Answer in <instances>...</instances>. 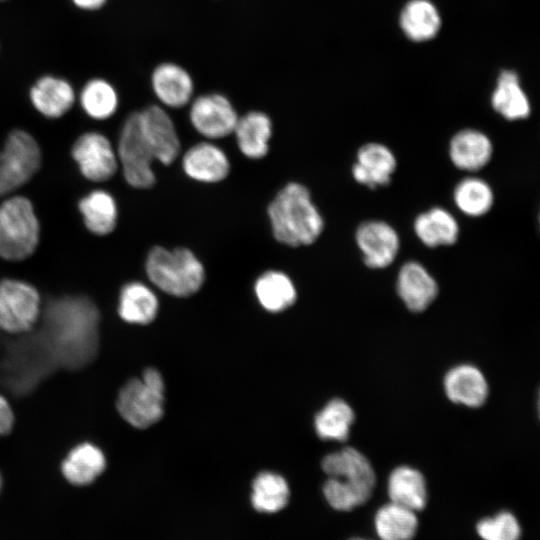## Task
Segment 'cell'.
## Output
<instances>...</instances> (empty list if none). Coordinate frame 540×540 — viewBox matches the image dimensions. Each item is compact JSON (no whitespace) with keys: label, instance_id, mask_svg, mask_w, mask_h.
<instances>
[{"label":"cell","instance_id":"30bf717a","mask_svg":"<svg viewBox=\"0 0 540 540\" xmlns=\"http://www.w3.org/2000/svg\"><path fill=\"white\" fill-rule=\"evenodd\" d=\"M238 118L230 100L219 93L198 96L189 109L192 127L207 140L223 139L233 134Z\"/></svg>","mask_w":540,"mask_h":540},{"label":"cell","instance_id":"f546056e","mask_svg":"<svg viewBox=\"0 0 540 540\" xmlns=\"http://www.w3.org/2000/svg\"><path fill=\"white\" fill-rule=\"evenodd\" d=\"M158 311L155 293L141 282H130L122 287L119 296V315L129 323L147 324Z\"/></svg>","mask_w":540,"mask_h":540},{"label":"cell","instance_id":"cb8c5ba5","mask_svg":"<svg viewBox=\"0 0 540 540\" xmlns=\"http://www.w3.org/2000/svg\"><path fill=\"white\" fill-rule=\"evenodd\" d=\"M78 209L89 232L97 236H106L114 231L118 219V206L108 191L92 190L79 200Z\"/></svg>","mask_w":540,"mask_h":540},{"label":"cell","instance_id":"277c9868","mask_svg":"<svg viewBox=\"0 0 540 540\" xmlns=\"http://www.w3.org/2000/svg\"><path fill=\"white\" fill-rule=\"evenodd\" d=\"M40 240V224L31 201L20 195L0 204V257L21 261L33 255Z\"/></svg>","mask_w":540,"mask_h":540},{"label":"cell","instance_id":"4dcf8cb0","mask_svg":"<svg viewBox=\"0 0 540 540\" xmlns=\"http://www.w3.org/2000/svg\"><path fill=\"white\" fill-rule=\"evenodd\" d=\"M375 530L381 540H411L417 531L415 511L390 502L376 513Z\"/></svg>","mask_w":540,"mask_h":540},{"label":"cell","instance_id":"f1b7e54d","mask_svg":"<svg viewBox=\"0 0 540 540\" xmlns=\"http://www.w3.org/2000/svg\"><path fill=\"white\" fill-rule=\"evenodd\" d=\"M254 291L261 306L270 312L287 309L297 298L296 288L290 277L278 270L262 273L255 282Z\"/></svg>","mask_w":540,"mask_h":540},{"label":"cell","instance_id":"1f68e13d","mask_svg":"<svg viewBox=\"0 0 540 540\" xmlns=\"http://www.w3.org/2000/svg\"><path fill=\"white\" fill-rule=\"evenodd\" d=\"M289 495V486L281 475L262 472L253 481L251 503L258 512L275 513L287 505Z\"/></svg>","mask_w":540,"mask_h":540},{"label":"cell","instance_id":"e575fe53","mask_svg":"<svg viewBox=\"0 0 540 540\" xmlns=\"http://www.w3.org/2000/svg\"><path fill=\"white\" fill-rule=\"evenodd\" d=\"M80 103L85 113L95 120L110 118L118 108L114 87L103 79H93L83 87Z\"/></svg>","mask_w":540,"mask_h":540},{"label":"cell","instance_id":"836d02e7","mask_svg":"<svg viewBox=\"0 0 540 540\" xmlns=\"http://www.w3.org/2000/svg\"><path fill=\"white\" fill-rule=\"evenodd\" d=\"M354 420L352 408L342 399H333L315 416V430L324 440L345 441Z\"/></svg>","mask_w":540,"mask_h":540},{"label":"cell","instance_id":"4fadbf2b","mask_svg":"<svg viewBox=\"0 0 540 540\" xmlns=\"http://www.w3.org/2000/svg\"><path fill=\"white\" fill-rule=\"evenodd\" d=\"M141 131L155 160L171 165L181 152L177 129L169 114L158 105L137 111Z\"/></svg>","mask_w":540,"mask_h":540},{"label":"cell","instance_id":"2e32d148","mask_svg":"<svg viewBox=\"0 0 540 540\" xmlns=\"http://www.w3.org/2000/svg\"><path fill=\"white\" fill-rule=\"evenodd\" d=\"M322 469L333 478H338L370 494L376 484V475L369 460L358 450L346 447L326 455Z\"/></svg>","mask_w":540,"mask_h":540},{"label":"cell","instance_id":"5bb4252c","mask_svg":"<svg viewBox=\"0 0 540 540\" xmlns=\"http://www.w3.org/2000/svg\"><path fill=\"white\" fill-rule=\"evenodd\" d=\"M396 167V157L386 145L369 142L358 149L351 172L357 183L377 189L391 182Z\"/></svg>","mask_w":540,"mask_h":540},{"label":"cell","instance_id":"6da1fadb","mask_svg":"<svg viewBox=\"0 0 540 540\" xmlns=\"http://www.w3.org/2000/svg\"><path fill=\"white\" fill-rule=\"evenodd\" d=\"M98 323V309L85 296H63L45 305L41 334L57 365L76 369L94 359Z\"/></svg>","mask_w":540,"mask_h":540},{"label":"cell","instance_id":"8d00e7d4","mask_svg":"<svg viewBox=\"0 0 540 540\" xmlns=\"http://www.w3.org/2000/svg\"><path fill=\"white\" fill-rule=\"evenodd\" d=\"M476 530L483 540H520L521 537L520 524L509 511L481 519Z\"/></svg>","mask_w":540,"mask_h":540},{"label":"cell","instance_id":"ab89813d","mask_svg":"<svg viewBox=\"0 0 540 540\" xmlns=\"http://www.w3.org/2000/svg\"><path fill=\"white\" fill-rule=\"evenodd\" d=\"M536 413H537L538 421L540 423V386L538 388L537 397H536Z\"/></svg>","mask_w":540,"mask_h":540},{"label":"cell","instance_id":"484cf974","mask_svg":"<svg viewBox=\"0 0 540 540\" xmlns=\"http://www.w3.org/2000/svg\"><path fill=\"white\" fill-rule=\"evenodd\" d=\"M387 491L391 502L415 512L421 511L426 505V482L423 475L414 468H395L388 478Z\"/></svg>","mask_w":540,"mask_h":540},{"label":"cell","instance_id":"44dd1931","mask_svg":"<svg viewBox=\"0 0 540 540\" xmlns=\"http://www.w3.org/2000/svg\"><path fill=\"white\" fill-rule=\"evenodd\" d=\"M272 133V121L261 111H250L239 117L233 132L239 151L252 160L268 154Z\"/></svg>","mask_w":540,"mask_h":540},{"label":"cell","instance_id":"e0dca14e","mask_svg":"<svg viewBox=\"0 0 540 540\" xmlns=\"http://www.w3.org/2000/svg\"><path fill=\"white\" fill-rule=\"evenodd\" d=\"M396 289L406 307L413 312L424 311L437 297L438 284L419 262L408 261L398 272Z\"/></svg>","mask_w":540,"mask_h":540},{"label":"cell","instance_id":"ac0fdd59","mask_svg":"<svg viewBox=\"0 0 540 540\" xmlns=\"http://www.w3.org/2000/svg\"><path fill=\"white\" fill-rule=\"evenodd\" d=\"M444 389L453 403L470 408L481 407L489 395L485 375L471 364H461L449 370L444 378Z\"/></svg>","mask_w":540,"mask_h":540},{"label":"cell","instance_id":"ee69618b","mask_svg":"<svg viewBox=\"0 0 540 540\" xmlns=\"http://www.w3.org/2000/svg\"><path fill=\"white\" fill-rule=\"evenodd\" d=\"M0 1H2V0H0Z\"/></svg>","mask_w":540,"mask_h":540},{"label":"cell","instance_id":"7a4b0ae2","mask_svg":"<svg viewBox=\"0 0 540 540\" xmlns=\"http://www.w3.org/2000/svg\"><path fill=\"white\" fill-rule=\"evenodd\" d=\"M272 234L279 243L300 247L313 244L322 234L324 220L309 189L301 183L283 186L267 207Z\"/></svg>","mask_w":540,"mask_h":540},{"label":"cell","instance_id":"60d3db41","mask_svg":"<svg viewBox=\"0 0 540 540\" xmlns=\"http://www.w3.org/2000/svg\"><path fill=\"white\" fill-rule=\"evenodd\" d=\"M538 222H539V230H540V209H539V213H538Z\"/></svg>","mask_w":540,"mask_h":540},{"label":"cell","instance_id":"d6986e66","mask_svg":"<svg viewBox=\"0 0 540 540\" xmlns=\"http://www.w3.org/2000/svg\"><path fill=\"white\" fill-rule=\"evenodd\" d=\"M493 154L489 137L476 129H462L450 140L449 157L453 165L463 171L476 172L485 167Z\"/></svg>","mask_w":540,"mask_h":540},{"label":"cell","instance_id":"d4e9b609","mask_svg":"<svg viewBox=\"0 0 540 540\" xmlns=\"http://www.w3.org/2000/svg\"><path fill=\"white\" fill-rule=\"evenodd\" d=\"M105 467L103 452L90 443H82L69 452L61 465V471L69 483L85 486L96 480Z\"/></svg>","mask_w":540,"mask_h":540},{"label":"cell","instance_id":"f35d334b","mask_svg":"<svg viewBox=\"0 0 540 540\" xmlns=\"http://www.w3.org/2000/svg\"><path fill=\"white\" fill-rule=\"evenodd\" d=\"M74 3L82 8L87 10H94L100 8L106 0H73Z\"/></svg>","mask_w":540,"mask_h":540},{"label":"cell","instance_id":"7c38bea8","mask_svg":"<svg viewBox=\"0 0 540 540\" xmlns=\"http://www.w3.org/2000/svg\"><path fill=\"white\" fill-rule=\"evenodd\" d=\"M355 241L364 264L372 269L388 267L400 250L397 231L382 220H367L360 223L355 232Z\"/></svg>","mask_w":540,"mask_h":540},{"label":"cell","instance_id":"ba28073f","mask_svg":"<svg viewBox=\"0 0 540 540\" xmlns=\"http://www.w3.org/2000/svg\"><path fill=\"white\" fill-rule=\"evenodd\" d=\"M116 152L128 185L148 189L155 184L156 176L152 168L155 158L141 131L137 111L125 119Z\"/></svg>","mask_w":540,"mask_h":540},{"label":"cell","instance_id":"52a82bcc","mask_svg":"<svg viewBox=\"0 0 540 540\" xmlns=\"http://www.w3.org/2000/svg\"><path fill=\"white\" fill-rule=\"evenodd\" d=\"M41 161L36 139L25 130H12L0 149V196H7L29 182Z\"/></svg>","mask_w":540,"mask_h":540},{"label":"cell","instance_id":"83f0119b","mask_svg":"<svg viewBox=\"0 0 540 540\" xmlns=\"http://www.w3.org/2000/svg\"><path fill=\"white\" fill-rule=\"evenodd\" d=\"M400 26L410 40L422 42L436 36L441 18L429 0H410L401 11Z\"/></svg>","mask_w":540,"mask_h":540},{"label":"cell","instance_id":"603a6c76","mask_svg":"<svg viewBox=\"0 0 540 540\" xmlns=\"http://www.w3.org/2000/svg\"><path fill=\"white\" fill-rule=\"evenodd\" d=\"M30 99L39 113L47 118L55 119L71 109L75 101V93L66 80L45 76L31 88Z\"/></svg>","mask_w":540,"mask_h":540},{"label":"cell","instance_id":"9c48e42d","mask_svg":"<svg viewBox=\"0 0 540 540\" xmlns=\"http://www.w3.org/2000/svg\"><path fill=\"white\" fill-rule=\"evenodd\" d=\"M41 313L38 291L31 284L5 279L0 282V328L9 333L31 330Z\"/></svg>","mask_w":540,"mask_h":540},{"label":"cell","instance_id":"8992f818","mask_svg":"<svg viewBox=\"0 0 540 540\" xmlns=\"http://www.w3.org/2000/svg\"><path fill=\"white\" fill-rule=\"evenodd\" d=\"M164 382L154 368L144 371L141 380L132 379L121 389L117 409L136 428H147L163 415Z\"/></svg>","mask_w":540,"mask_h":540},{"label":"cell","instance_id":"7bdbcfd3","mask_svg":"<svg viewBox=\"0 0 540 540\" xmlns=\"http://www.w3.org/2000/svg\"><path fill=\"white\" fill-rule=\"evenodd\" d=\"M1 482H2V481H1V476H0V488H1Z\"/></svg>","mask_w":540,"mask_h":540},{"label":"cell","instance_id":"b9f144b4","mask_svg":"<svg viewBox=\"0 0 540 540\" xmlns=\"http://www.w3.org/2000/svg\"><path fill=\"white\" fill-rule=\"evenodd\" d=\"M350 540H366V539H361V538H353V539H350Z\"/></svg>","mask_w":540,"mask_h":540},{"label":"cell","instance_id":"3957f363","mask_svg":"<svg viewBox=\"0 0 540 540\" xmlns=\"http://www.w3.org/2000/svg\"><path fill=\"white\" fill-rule=\"evenodd\" d=\"M145 270L149 280L163 292L176 297L196 293L205 279L202 262L188 248L154 246L147 254Z\"/></svg>","mask_w":540,"mask_h":540},{"label":"cell","instance_id":"d6a6232c","mask_svg":"<svg viewBox=\"0 0 540 540\" xmlns=\"http://www.w3.org/2000/svg\"><path fill=\"white\" fill-rule=\"evenodd\" d=\"M453 200L463 214L480 217L488 213L492 208L494 194L486 181L469 176L456 184L453 191Z\"/></svg>","mask_w":540,"mask_h":540},{"label":"cell","instance_id":"ffe728a7","mask_svg":"<svg viewBox=\"0 0 540 540\" xmlns=\"http://www.w3.org/2000/svg\"><path fill=\"white\" fill-rule=\"evenodd\" d=\"M152 88L157 99L170 108H181L192 98L194 84L190 74L175 63L158 65L151 78Z\"/></svg>","mask_w":540,"mask_h":540},{"label":"cell","instance_id":"74e56055","mask_svg":"<svg viewBox=\"0 0 540 540\" xmlns=\"http://www.w3.org/2000/svg\"><path fill=\"white\" fill-rule=\"evenodd\" d=\"M14 423V415L7 400L0 395V437L8 434Z\"/></svg>","mask_w":540,"mask_h":540},{"label":"cell","instance_id":"4316f807","mask_svg":"<svg viewBox=\"0 0 540 540\" xmlns=\"http://www.w3.org/2000/svg\"><path fill=\"white\" fill-rule=\"evenodd\" d=\"M493 109L507 120L526 119L530 114V103L520 86L518 75L511 70L500 73L496 88L491 96Z\"/></svg>","mask_w":540,"mask_h":540},{"label":"cell","instance_id":"5b68a950","mask_svg":"<svg viewBox=\"0 0 540 540\" xmlns=\"http://www.w3.org/2000/svg\"><path fill=\"white\" fill-rule=\"evenodd\" d=\"M57 363L41 332L19 340L3 359L0 375L17 393L31 390Z\"/></svg>","mask_w":540,"mask_h":540},{"label":"cell","instance_id":"8fae6325","mask_svg":"<svg viewBox=\"0 0 540 540\" xmlns=\"http://www.w3.org/2000/svg\"><path fill=\"white\" fill-rule=\"evenodd\" d=\"M71 155L81 174L92 182L111 179L119 168L115 148L109 139L99 132L81 134L73 143Z\"/></svg>","mask_w":540,"mask_h":540},{"label":"cell","instance_id":"7402d4cb","mask_svg":"<svg viewBox=\"0 0 540 540\" xmlns=\"http://www.w3.org/2000/svg\"><path fill=\"white\" fill-rule=\"evenodd\" d=\"M413 229L417 238L429 248L453 245L460 233L456 218L443 207H432L418 214Z\"/></svg>","mask_w":540,"mask_h":540},{"label":"cell","instance_id":"9a60e30c","mask_svg":"<svg viewBox=\"0 0 540 540\" xmlns=\"http://www.w3.org/2000/svg\"><path fill=\"white\" fill-rule=\"evenodd\" d=\"M182 169L192 180L201 183H218L230 172L227 154L218 145L202 141L188 148L182 157Z\"/></svg>","mask_w":540,"mask_h":540},{"label":"cell","instance_id":"d590c367","mask_svg":"<svg viewBox=\"0 0 540 540\" xmlns=\"http://www.w3.org/2000/svg\"><path fill=\"white\" fill-rule=\"evenodd\" d=\"M323 494L328 504L339 511H349L364 504L370 493L338 478L329 477L323 485Z\"/></svg>","mask_w":540,"mask_h":540}]
</instances>
